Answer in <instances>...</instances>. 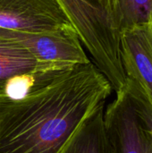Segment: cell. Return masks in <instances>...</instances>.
Listing matches in <instances>:
<instances>
[{
  "label": "cell",
  "instance_id": "obj_1",
  "mask_svg": "<svg viewBox=\"0 0 152 153\" xmlns=\"http://www.w3.org/2000/svg\"><path fill=\"white\" fill-rule=\"evenodd\" d=\"M112 91L90 61L22 99L0 96V153H57Z\"/></svg>",
  "mask_w": 152,
  "mask_h": 153
},
{
  "label": "cell",
  "instance_id": "obj_2",
  "mask_svg": "<svg viewBox=\"0 0 152 153\" xmlns=\"http://www.w3.org/2000/svg\"><path fill=\"white\" fill-rule=\"evenodd\" d=\"M116 93L125 87L121 34L152 18V0H57Z\"/></svg>",
  "mask_w": 152,
  "mask_h": 153
},
{
  "label": "cell",
  "instance_id": "obj_3",
  "mask_svg": "<svg viewBox=\"0 0 152 153\" xmlns=\"http://www.w3.org/2000/svg\"><path fill=\"white\" fill-rule=\"evenodd\" d=\"M0 34L18 42L41 63L70 67L90 62L73 26L40 33L0 28Z\"/></svg>",
  "mask_w": 152,
  "mask_h": 153
},
{
  "label": "cell",
  "instance_id": "obj_4",
  "mask_svg": "<svg viewBox=\"0 0 152 153\" xmlns=\"http://www.w3.org/2000/svg\"><path fill=\"white\" fill-rule=\"evenodd\" d=\"M73 26L57 0H0V28L30 33Z\"/></svg>",
  "mask_w": 152,
  "mask_h": 153
},
{
  "label": "cell",
  "instance_id": "obj_5",
  "mask_svg": "<svg viewBox=\"0 0 152 153\" xmlns=\"http://www.w3.org/2000/svg\"><path fill=\"white\" fill-rule=\"evenodd\" d=\"M104 124L113 153H152L149 136L124 89L104 112Z\"/></svg>",
  "mask_w": 152,
  "mask_h": 153
},
{
  "label": "cell",
  "instance_id": "obj_6",
  "mask_svg": "<svg viewBox=\"0 0 152 153\" xmlns=\"http://www.w3.org/2000/svg\"><path fill=\"white\" fill-rule=\"evenodd\" d=\"M120 48L126 77L152 96V18L124 30Z\"/></svg>",
  "mask_w": 152,
  "mask_h": 153
},
{
  "label": "cell",
  "instance_id": "obj_7",
  "mask_svg": "<svg viewBox=\"0 0 152 153\" xmlns=\"http://www.w3.org/2000/svg\"><path fill=\"white\" fill-rule=\"evenodd\" d=\"M104 107L101 102L94 108L57 153H113L104 124Z\"/></svg>",
  "mask_w": 152,
  "mask_h": 153
},
{
  "label": "cell",
  "instance_id": "obj_8",
  "mask_svg": "<svg viewBox=\"0 0 152 153\" xmlns=\"http://www.w3.org/2000/svg\"><path fill=\"white\" fill-rule=\"evenodd\" d=\"M56 67L65 66L41 63L18 42L0 34V95L11 79Z\"/></svg>",
  "mask_w": 152,
  "mask_h": 153
},
{
  "label": "cell",
  "instance_id": "obj_9",
  "mask_svg": "<svg viewBox=\"0 0 152 153\" xmlns=\"http://www.w3.org/2000/svg\"><path fill=\"white\" fill-rule=\"evenodd\" d=\"M130 99L136 114L143 126L152 148V96L137 82L126 77L123 88Z\"/></svg>",
  "mask_w": 152,
  "mask_h": 153
}]
</instances>
